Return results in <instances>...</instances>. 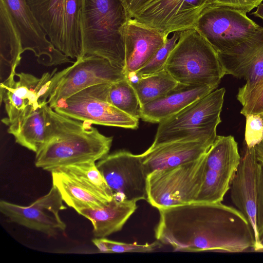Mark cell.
<instances>
[{"instance_id": "11", "label": "cell", "mask_w": 263, "mask_h": 263, "mask_svg": "<svg viewBox=\"0 0 263 263\" xmlns=\"http://www.w3.org/2000/svg\"><path fill=\"white\" fill-rule=\"evenodd\" d=\"M59 72V80L48 100V104L52 108L59 101L86 88L128 78L124 69L113 65L104 58L95 55L83 56Z\"/></svg>"}, {"instance_id": "20", "label": "cell", "mask_w": 263, "mask_h": 263, "mask_svg": "<svg viewBox=\"0 0 263 263\" xmlns=\"http://www.w3.org/2000/svg\"><path fill=\"white\" fill-rule=\"evenodd\" d=\"M23 52L18 32L5 3L0 0V90L15 80Z\"/></svg>"}, {"instance_id": "14", "label": "cell", "mask_w": 263, "mask_h": 263, "mask_svg": "<svg viewBox=\"0 0 263 263\" xmlns=\"http://www.w3.org/2000/svg\"><path fill=\"white\" fill-rule=\"evenodd\" d=\"M210 0H153L133 17L166 35L195 28Z\"/></svg>"}, {"instance_id": "3", "label": "cell", "mask_w": 263, "mask_h": 263, "mask_svg": "<svg viewBox=\"0 0 263 263\" xmlns=\"http://www.w3.org/2000/svg\"><path fill=\"white\" fill-rule=\"evenodd\" d=\"M128 18L121 0H83L80 18L82 57H102L125 70L122 30Z\"/></svg>"}, {"instance_id": "25", "label": "cell", "mask_w": 263, "mask_h": 263, "mask_svg": "<svg viewBox=\"0 0 263 263\" xmlns=\"http://www.w3.org/2000/svg\"><path fill=\"white\" fill-rule=\"evenodd\" d=\"M263 45V27L229 52L218 54L226 74L243 78L246 71Z\"/></svg>"}, {"instance_id": "22", "label": "cell", "mask_w": 263, "mask_h": 263, "mask_svg": "<svg viewBox=\"0 0 263 263\" xmlns=\"http://www.w3.org/2000/svg\"><path fill=\"white\" fill-rule=\"evenodd\" d=\"M46 104L32 112L17 124L8 126V133L15 142L36 153L45 143L50 125Z\"/></svg>"}, {"instance_id": "35", "label": "cell", "mask_w": 263, "mask_h": 263, "mask_svg": "<svg viewBox=\"0 0 263 263\" xmlns=\"http://www.w3.org/2000/svg\"><path fill=\"white\" fill-rule=\"evenodd\" d=\"M257 229L260 237L263 235V166L258 162L257 169Z\"/></svg>"}, {"instance_id": "41", "label": "cell", "mask_w": 263, "mask_h": 263, "mask_svg": "<svg viewBox=\"0 0 263 263\" xmlns=\"http://www.w3.org/2000/svg\"><path fill=\"white\" fill-rule=\"evenodd\" d=\"M253 250L256 252H263V235L260 237L258 243Z\"/></svg>"}, {"instance_id": "15", "label": "cell", "mask_w": 263, "mask_h": 263, "mask_svg": "<svg viewBox=\"0 0 263 263\" xmlns=\"http://www.w3.org/2000/svg\"><path fill=\"white\" fill-rule=\"evenodd\" d=\"M18 32L24 52L32 51L41 64L50 66L74 63L47 38L27 0H3Z\"/></svg>"}, {"instance_id": "4", "label": "cell", "mask_w": 263, "mask_h": 263, "mask_svg": "<svg viewBox=\"0 0 263 263\" xmlns=\"http://www.w3.org/2000/svg\"><path fill=\"white\" fill-rule=\"evenodd\" d=\"M164 69L179 84L217 88L226 75L217 52L195 29L180 32Z\"/></svg>"}, {"instance_id": "40", "label": "cell", "mask_w": 263, "mask_h": 263, "mask_svg": "<svg viewBox=\"0 0 263 263\" xmlns=\"http://www.w3.org/2000/svg\"><path fill=\"white\" fill-rule=\"evenodd\" d=\"M252 14L263 20V3H260L257 6L256 10Z\"/></svg>"}, {"instance_id": "29", "label": "cell", "mask_w": 263, "mask_h": 263, "mask_svg": "<svg viewBox=\"0 0 263 263\" xmlns=\"http://www.w3.org/2000/svg\"><path fill=\"white\" fill-rule=\"evenodd\" d=\"M232 178L206 166L204 179L195 202H221L230 189Z\"/></svg>"}, {"instance_id": "27", "label": "cell", "mask_w": 263, "mask_h": 263, "mask_svg": "<svg viewBox=\"0 0 263 263\" xmlns=\"http://www.w3.org/2000/svg\"><path fill=\"white\" fill-rule=\"evenodd\" d=\"M57 169L72 176L88 189L107 201H110L113 199L114 193L98 170L96 162H86Z\"/></svg>"}, {"instance_id": "8", "label": "cell", "mask_w": 263, "mask_h": 263, "mask_svg": "<svg viewBox=\"0 0 263 263\" xmlns=\"http://www.w3.org/2000/svg\"><path fill=\"white\" fill-rule=\"evenodd\" d=\"M246 13L241 10L211 3L202 11L194 28L218 54L226 53L262 28Z\"/></svg>"}, {"instance_id": "18", "label": "cell", "mask_w": 263, "mask_h": 263, "mask_svg": "<svg viewBox=\"0 0 263 263\" xmlns=\"http://www.w3.org/2000/svg\"><path fill=\"white\" fill-rule=\"evenodd\" d=\"M215 139H184L149 147L140 154L147 175L157 170L196 160L208 152Z\"/></svg>"}, {"instance_id": "24", "label": "cell", "mask_w": 263, "mask_h": 263, "mask_svg": "<svg viewBox=\"0 0 263 263\" xmlns=\"http://www.w3.org/2000/svg\"><path fill=\"white\" fill-rule=\"evenodd\" d=\"M237 143L232 136H217L205 154L206 167L233 178L240 163Z\"/></svg>"}, {"instance_id": "6", "label": "cell", "mask_w": 263, "mask_h": 263, "mask_svg": "<svg viewBox=\"0 0 263 263\" xmlns=\"http://www.w3.org/2000/svg\"><path fill=\"white\" fill-rule=\"evenodd\" d=\"M205 170L204 154L196 160L154 171L147 175V201L158 210L195 202Z\"/></svg>"}, {"instance_id": "26", "label": "cell", "mask_w": 263, "mask_h": 263, "mask_svg": "<svg viewBox=\"0 0 263 263\" xmlns=\"http://www.w3.org/2000/svg\"><path fill=\"white\" fill-rule=\"evenodd\" d=\"M136 79L131 82L137 95L140 107L162 97L179 84L165 69Z\"/></svg>"}, {"instance_id": "23", "label": "cell", "mask_w": 263, "mask_h": 263, "mask_svg": "<svg viewBox=\"0 0 263 263\" xmlns=\"http://www.w3.org/2000/svg\"><path fill=\"white\" fill-rule=\"evenodd\" d=\"M52 185L63 201L75 211L84 208H101L110 201L91 191L72 176L56 169L50 172Z\"/></svg>"}, {"instance_id": "2", "label": "cell", "mask_w": 263, "mask_h": 263, "mask_svg": "<svg viewBox=\"0 0 263 263\" xmlns=\"http://www.w3.org/2000/svg\"><path fill=\"white\" fill-rule=\"evenodd\" d=\"M50 125L47 139L35 153L36 167L51 172L61 167L96 162L107 155L112 142L92 124L63 116L47 105Z\"/></svg>"}, {"instance_id": "7", "label": "cell", "mask_w": 263, "mask_h": 263, "mask_svg": "<svg viewBox=\"0 0 263 263\" xmlns=\"http://www.w3.org/2000/svg\"><path fill=\"white\" fill-rule=\"evenodd\" d=\"M49 41L71 59L82 57L80 18L83 0H27Z\"/></svg>"}, {"instance_id": "10", "label": "cell", "mask_w": 263, "mask_h": 263, "mask_svg": "<svg viewBox=\"0 0 263 263\" xmlns=\"http://www.w3.org/2000/svg\"><path fill=\"white\" fill-rule=\"evenodd\" d=\"M18 78L10 86L0 90L1 104L5 105L7 117L6 125H14L48 104L49 96L59 80L57 69L44 73L41 78L30 73H16Z\"/></svg>"}, {"instance_id": "36", "label": "cell", "mask_w": 263, "mask_h": 263, "mask_svg": "<svg viewBox=\"0 0 263 263\" xmlns=\"http://www.w3.org/2000/svg\"><path fill=\"white\" fill-rule=\"evenodd\" d=\"M263 0H217L212 3L216 5L242 10L246 13L257 8Z\"/></svg>"}, {"instance_id": "21", "label": "cell", "mask_w": 263, "mask_h": 263, "mask_svg": "<svg viewBox=\"0 0 263 263\" xmlns=\"http://www.w3.org/2000/svg\"><path fill=\"white\" fill-rule=\"evenodd\" d=\"M136 203L135 201L114 196L113 199L103 207L84 208L76 211L91 221L95 237L104 238L122 230L137 209Z\"/></svg>"}, {"instance_id": "43", "label": "cell", "mask_w": 263, "mask_h": 263, "mask_svg": "<svg viewBox=\"0 0 263 263\" xmlns=\"http://www.w3.org/2000/svg\"><path fill=\"white\" fill-rule=\"evenodd\" d=\"M122 1V0H121Z\"/></svg>"}, {"instance_id": "16", "label": "cell", "mask_w": 263, "mask_h": 263, "mask_svg": "<svg viewBox=\"0 0 263 263\" xmlns=\"http://www.w3.org/2000/svg\"><path fill=\"white\" fill-rule=\"evenodd\" d=\"M257 165L254 147L243 143L240 162L230 189L232 202L245 215L253 229L255 246L259 241L257 229Z\"/></svg>"}, {"instance_id": "33", "label": "cell", "mask_w": 263, "mask_h": 263, "mask_svg": "<svg viewBox=\"0 0 263 263\" xmlns=\"http://www.w3.org/2000/svg\"><path fill=\"white\" fill-rule=\"evenodd\" d=\"M108 253L151 252L162 247V243L156 240L152 243L138 244L137 242L126 243L108 239L104 237Z\"/></svg>"}, {"instance_id": "12", "label": "cell", "mask_w": 263, "mask_h": 263, "mask_svg": "<svg viewBox=\"0 0 263 263\" xmlns=\"http://www.w3.org/2000/svg\"><path fill=\"white\" fill-rule=\"evenodd\" d=\"M96 165L114 196L137 202L147 200V174L140 155L119 150L108 154Z\"/></svg>"}, {"instance_id": "5", "label": "cell", "mask_w": 263, "mask_h": 263, "mask_svg": "<svg viewBox=\"0 0 263 263\" xmlns=\"http://www.w3.org/2000/svg\"><path fill=\"white\" fill-rule=\"evenodd\" d=\"M225 92L224 88L215 89L159 123L150 147L182 139H216Z\"/></svg>"}, {"instance_id": "34", "label": "cell", "mask_w": 263, "mask_h": 263, "mask_svg": "<svg viewBox=\"0 0 263 263\" xmlns=\"http://www.w3.org/2000/svg\"><path fill=\"white\" fill-rule=\"evenodd\" d=\"M243 143L249 147H254L263 136L262 115H247Z\"/></svg>"}, {"instance_id": "30", "label": "cell", "mask_w": 263, "mask_h": 263, "mask_svg": "<svg viewBox=\"0 0 263 263\" xmlns=\"http://www.w3.org/2000/svg\"><path fill=\"white\" fill-rule=\"evenodd\" d=\"M180 32L173 33L167 37L164 44L158 49L150 61L133 76L136 79L158 72L164 69L170 52L178 41Z\"/></svg>"}, {"instance_id": "19", "label": "cell", "mask_w": 263, "mask_h": 263, "mask_svg": "<svg viewBox=\"0 0 263 263\" xmlns=\"http://www.w3.org/2000/svg\"><path fill=\"white\" fill-rule=\"evenodd\" d=\"M216 88L209 85L179 84L162 97L139 107L138 116L142 120L160 123L177 114Z\"/></svg>"}, {"instance_id": "9", "label": "cell", "mask_w": 263, "mask_h": 263, "mask_svg": "<svg viewBox=\"0 0 263 263\" xmlns=\"http://www.w3.org/2000/svg\"><path fill=\"white\" fill-rule=\"evenodd\" d=\"M110 83L93 85L59 101L53 109L76 120L95 124L137 129L139 119L120 110L107 102Z\"/></svg>"}, {"instance_id": "32", "label": "cell", "mask_w": 263, "mask_h": 263, "mask_svg": "<svg viewBox=\"0 0 263 263\" xmlns=\"http://www.w3.org/2000/svg\"><path fill=\"white\" fill-rule=\"evenodd\" d=\"M239 102L242 105L240 113L245 116L263 114V79Z\"/></svg>"}, {"instance_id": "42", "label": "cell", "mask_w": 263, "mask_h": 263, "mask_svg": "<svg viewBox=\"0 0 263 263\" xmlns=\"http://www.w3.org/2000/svg\"><path fill=\"white\" fill-rule=\"evenodd\" d=\"M217 0H210L211 3H214Z\"/></svg>"}, {"instance_id": "17", "label": "cell", "mask_w": 263, "mask_h": 263, "mask_svg": "<svg viewBox=\"0 0 263 263\" xmlns=\"http://www.w3.org/2000/svg\"><path fill=\"white\" fill-rule=\"evenodd\" d=\"M125 70L129 78L144 67L164 44L168 35L133 18L124 25Z\"/></svg>"}, {"instance_id": "39", "label": "cell", "mask_w": 263, "mask_h": 263, "mask_svg": "<svg viewBox=\"0 0 263 263\" xmlns=\"http://www.w3.org/2000/svg\"><path fill=\"white\" fill-rule=\"evenodd\" d=\"M92 243L102 253H108V249L104 238L96 237L92 240Z\"/></svg>"}, {"instance_id": "38", "label": "cell", "mask_w": 263, "mask_h": 263, "mask_svg": "<svg viewBox=\"0 0 263 263\" xmlns=\"http://www.w3.org/2000/svg\"><path fill=\"white\" fill-rule=\"evenodd\" d=\"M262 115L263 118V114ZM253 147L257 162L263 166V136L260 141Z\"/></svg>"}, {"instance_id": "31", "label": "cell", "mask_w": 263, "mask_h": 263, "mask_svg": "<svg viewBox=\"0 0 263 263\" xmlns=\"http://www.w3.org/2000/svg\"><path fill=\"white\" fill-rule=\"evenodd\" d=\"M243 78L246 83L238 90L236 96L238 101L263 79V45L248 66Z\"/></svg>"}, {"instance_id": "1", "label": "cell", "mask_w": 263, "mask_h": 263, "mask_svg": "<svg viewBox=\"0 0 263 263\" xmlns=\"http://www.w3.org/2000/svg\"><path fill=\"white\" fill-rule=\"evenodd\" d=\"M156 240L175 251L241 252L254 248L253 229L236 208L197 203L159 210Z\"/></svg>"}, {"instance_id": "37", "label": "cell", "mask_w": 263, "mask_h": 263, "mask_svg": "<svg viewBox=\"0 0 263 263\" xmlns=\"http://www.w3.org/2000/svg\"><path fill=\"white\" fill-rule=\"evenodd\" d=\"M153 0H122L128 17L133 18L134 15Z\"/></svg>"}, {"instance_id": "28", "label": "cell", "mask_w": 263, "mask_h": 263, "mask_svg": "<svg viewBox=\"0 0 263 263\" xmlns=\"http://www.w3.org/2000/svg\"><path fill=\"white\" fill-rule=\"evenodd\" d=\"M107 99L109 103L120 110L133 117L139 118V99L128 78L110 83Z\"/></svg>"}, {"instance_id": "13", "label": "cell", "mask_w": 263, "mask_h": 263, "mask_svg": "<svg viewBox=\"0 0 263 263\" xmlns=\"http://www.w3.org/2000/svg\"><path fill=\"white\" fill-rule=\"evenodd\" d=\"M58 189L53 185L49 192L28 206L5 200L0 201V211L9 220L28 229L54 237L64 233L66 223L60 212L66 209Z\"/></svg>"}]
</instances>
